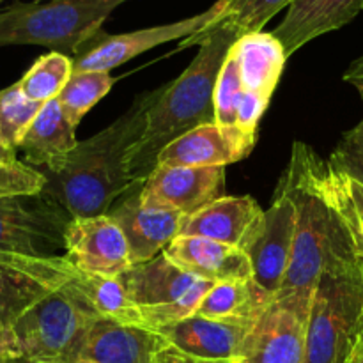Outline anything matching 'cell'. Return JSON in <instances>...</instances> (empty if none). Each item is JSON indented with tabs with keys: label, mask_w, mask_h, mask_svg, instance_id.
Returning a JSON list of instances; mask_svg holds the SVG:
<instances>
[{
	"label": "cell",
	"mask_w": 363,
	"mask_h": 363,
	"mask_svg": "<svg viewBox=\"0 0 363 363\" xmlns=\"http://www.w3.org/2000/svg\"><path fill=\"white\" fill-rule=\"evenodd\" d=\"M279 188L293 199L298 225L289 269L275 296L312 311L319 277L360 264L363 259L332 197L326 162L311 145L294 142Z\"/></svg>",
	"instance_id": "obj_1"
},
{
	"label": "cell",
	"mask_w": 363,
	"mask_h": 363,
	"mask_svg": "<svg viewBox=\"0 0 363 363\" xmlns=\"http://www.w3.org/2000/svg\"><path fill=\"white\" fill-rule=\"evenodd\" d=\"M165 87L138 94L130 108L98 135L78 142L67 155L34 167L45 177L41 194L73 218L108 215L113 202L137 184L130 179L126 158L144 135L149 110Z\"/></svg>",
	"instance_id": "obj_2"
},
{
	"label": "cell",
	"mask_w": 363,
	"mask_h": 363,
	"mask_svg": "<svg viewBox=\"0 0 363 363\" xmlns=\"http://www.w3.org/2000/svg\"><path fill=\"white\" fill-rule=\"evenodd\" d=\"M238 41L223 27L199 32L179 43V48L199 45V53L177 80L165 91L147 113L144 135L126 158L133 183H144L156 169L158 156L176 138L204 124L215 123V87L223 62Z\"/></svg>",
	"instance_id": "obj_3"
},
{
	"label": "cell",
	"mask_w": 363,
	"mask_h": 363,
	"mask_svg": "<svg viewBox=\"0 0 363 363\" xmlns=\"http://www.w3.org/2000/svg\"><path fill=\"white\" fill-rule=\"evenodd\" d=\"M126 0H32L0 13V46L38 45L80 55Z\"/></svg>",
	"instance_id": "obj_4"
},
{
	"label": "cell",
	"mask_w": 363,
	"mask_h": 363,
	"mask_svg": "<svg viewBox=\"0 0 363 363\" xmlns=\"http://www.w3.org/2000/svg\"><path fill=\"white\" fill-rule=\"evenodd\" d=\"M363 340V262L319 277L307 328L305 363H350Z\"/></svg>",
	"instance_id": "obj_5"
},
{
	"label": "cell",
	"mask_w": 363,
	"mask_h": 363,
	"mask_svg": "<svg viewBox=\"0 0 363 363\" xmlns=\"http://www.w3.org/2000/svg\"><path fill=\"white\" fill-rule=\"evenodd\" d=\"M98 318L64 286L25 311L13 330L21 357L39 363H78L85 335Z\"/></svg>",
	"instance_id": "obj_6"
},
{
	"label": "cell",
	"mask_w": 363,
	"mask_h": 363,
	"mask_svg": "<svg viewBox=\"0 0 363 363\" xmlns=\"http://www.w3.org/2000/svg\"><path fill=\"white\" fill-rule=\"evenodd\" d=\"M119 279L135 305L133 325L155 332L194 315L213 286L183 272L163 252L151 261L133 264Z\"/></svg>",
	"instance_id": "obj_7"
},
{
	"label": "cell",
	"mask_w": 363,
	"mask_h": 363,
	"mask_svg": "<svg viewBox=\"0 0 363 363\" xmlns=\"http://www.w3.org/2000/svg\"><path fill=\"white\" fill-rule=\"evenodd\" d=\"M73 216L45 194L0 199V252L60 257L66 252V230Z\"/></svg>",
	"instance_id": "obj_8"
},
{
	"label": "cell",
	"mask_w": 363,
	"mask_h": 363,
	"mask_svg": "<svg viewBox=\"0 0 363 363\" xmlns=\"http://www.w3.org/2000/svg\"><path fill=\"white\" fill-rule=\"evenodd\" d=\"M78 269L60 257L0 252V319L13 326L25 311L73 280Z\"/></svg>",
	"instance_id": "obj_9"
},
{
	"label": "cell",
	"mask_w": 363,
	"mask_h": 363,
	"mask_svg": "<svg viewBox=\"0 0 363 363\" xmlns=\"http://www.w3.org/2000/svg\"><path fill=\"white\" fill-rule=\"evenodd\" d=\"M225 9V0H218L211 9L186 18V20L174 21V23L158 25V27L142 28L128 34L105 35L99 32L98 38L73 60V71H105L128 62L133 57L163 45V43L176 41V39L190 38L206 30L209 25L215 23Z\"/></svg>",
	"instance_id": "obj_10"
},
{
	"label": "cell",
	"mask_w": 363,
	"mask_h": 363,
	"mask_svg": "<svg viewBox=\"0 0 363 363\" xmlns=\"http://www.w3.org/2000/svg\"><path fill=\"white\" fill-rule=\"evenodd\" d=\"M311 311L273 298L254 319L236 363H305Z\"/></svg>",
	"instance_id": "obj_11"
},
{
	"label": "cell",
	"mask_w": 363,
	"mask_h": 363,
	"mask_svg": "<svg viewBox=\"0 0 363 363\" xmlns=\"http://www.w3.org/2000/svg\"><path fill=\"white\" fill-rule=\"evenodd\" d=\"M225 167H156L142 183L145 208L172 209L191 216L223 197Z\"/></svg>",
	"instance_id": "obj_12"
},
{
	"label": "cell",
	"mask_w": 363,
	"mask_h": 363,
	"mask_svg": "<svg viewBox=\"0 0 363 363\" xmlns=\"http://www.w3.org/2000/svg\"><path fill=\"white\" fill-rule=\"evenodd\" d=\"M64 259L80 272L103 277H121L133 266L126 238L108 215L71 220Z\"/></svg>",
	"instance_id": "obj_13"
},
{
	"label": "cell",
	"mask_w": 363,
	"mask_h": 363,
	"mask_svg": "<svg viewBox=\"0 0 363 363\" xmlns=\"http://www.w3.org/2000/svg\"><path fill=\"white\" fill-rule=\"evenodd\" d=\"M298 211L293 199L277 188L275 199L264 211L261 236L248 252L254 279L268 293L277 294L289 269L296 240Z\"/></svg>",
	"instance_id": "obj_14"
},
{
	"label": "cell",
	"mask_w": 363,
	"mask_h": 363,
	"mask_svg": "<svg viewBox=\"0 0 363 363\" xmlns=\"http://www.w3.org/2000/svg\"><path fill=\"white\" fill-rule=\"evenodd\" d=\"M264 225V211L248 195L220 197L191 216H184L179 236L204 238L250 252Z\"/></svg>",
	"instance_id": "obj_15"
},
{
	"label": "cell",
	"mask_w": 363,
	"mask_h": 363,
	"mask_svg": "<svg viewBox=\"0 0 363 363\" xmlns=\"http://www.w3.org/2000/svg\"><path fill=\"white\" fill-rule=\"evenodd\" d=\"M142 183H137L108 216L121 227L130 247L131 262L151 261L162 254L181 233L184 216L172 209L145 208L140 199Z\"/></svg>",
	"instance_id": "obj_16"
},
{
	"label": "cell",
	"mask_w": 363,
	"mask_h": 363,
	"mask_svg": "<svg viewBox=\"0 0 363 363\" xmlns=\"http://www.w3.org/2000/svg\"><path fill=\"white\" fill-rule=\"evenodd\" d=\"M254 319L204 318L194 314L156 332L165 337L170 346L191 357L236 362L245 337L254 325Z\"/></svg>",
	"instance_id": "obj_17"
},
{
	"label": "cell",
	"mask_w": 363,
	"mask_h": 363,
	"mask_svg": "<svg viewBox=\"0 0 363 363\" xmlns=\"http://www.w3.org/2000/svg\"><path fill=\"white\" fill-rule=\"evenodd\" d=\"M169 346L167 339L151 328L98 318L85 335L82 360L94 363H155L156 354Z\"/></svg>",
	"instance_id": "obj_18"
},
{
	"label": "cell",
	"mask_w": 363,
	"mask_h": 363,
	"mask_svg": "<svg viewBox=\"0 0 363 363\" xmlns=\"http://www.w3.org/2000/svg\"><path fill=\"white\" fill-rule=\"evenodd\" d=\"M163 254L183 272L213 284L254 279V269L247 252L218 241L177 236Z\"/></svg>",
	"instance_id": "obj_19"
},
{
	"label": "cell",
	"mask_w": 363,
	"mask_h": 363,
	"mask_svg": "<svg viewBox=\"0 0 363 363\" xmlns=\"http://www.w3.org/2000/svg\"><path fill=\"white\" fill-rule=\"evenodd\" d=\"M363 9V0H291L282 23L273 30L287 57L312 39L339 30Z\"/></svg>",
	"instance_id": "obj_20"
},
{
	"label": "cell",
	"mask_w": 363,
	"mask_h": 363,
	"mask_svg": "<svg viewBox=\"0 0 363 363\" xmlns=\"http://www.w3.org/2000/svg\"><path fill=\"white\" fill-rule=\"evenodd\" d=\"M245 156L248 155L236 138L213 123L195 128L167 145L156 167H227Z\"/></svg>",
	"instance_id": "obj_21"
},
{
	"label": "cell",
	"mask_w": 363,
	"mask_h": 363,
	"mask_svg": "<svg viewBox=\"0 0 363 363\" xmlns=\"http://www.w3.org/2000/svg\"><path fill=\"white\" fill-rule=\"evenodd\" d=\"M230 52L240 66L243 87L272 99L287 60L286 48L275 34L262 30L245 34L238 38Z\"/></svg>",
	"instance_id": "obj_22"
},
{
	"label": "cell",
	"mask_w": 363,
	"mask_h": 363,
	"mask_svg": "<svg viewBox=\"0 0 363 363\" xmlns=\"http://www.w3.org/2000/svg\"><path fill=\"white\" fill-rule=\"evenodd\" d=\"M74 130L77 128L67 121L60 101L55 98L43 105L18 149L25 155L27 165H46L77 147L78 140L74 137Z\"/></svg>",
	"instance_id": "obj_23"
},
{
	"label": "cell",
	"mask_w": 363,
	"mask_h": 363,
	"mask_svg": "<svg viewBox=\"0 0 363 363\" xmlns=\"http://www.w3.org/2000/svg\"><path fill=\"white\" fill-rule=\"evenodd\" d=\"M275 294L268 293L255 279L227 280L213 284L202 298L195 314L204 318H257L273 301Z\"/></svg>",
	"instance_id": "obj_24"
},
{
	"label": "cell",
	"mask_w": 363,
	"mask_h": 363,
	"mask_svg": "<svg viewBox=\"0 0 363 363\" xmlns=\"http://www.w3.org/2000/svg\"><path fill=\"white\" fill-rule=\"evenodd\" d=\"M66 287L101 318H113L133 325L135 305L128 300L119 277L92 275L78 269Z\"/></svg>",
	"instance_id": "obj_25"
},
{
	"label": "cell",
	"mask_w": 363,
	"mask_h": 363,
	"mask_svg": "<svg viewBox=\"0 0 363 363\" xmlns=\"http://www.w3.org/2000/svg\"><path fill=\"white\" fill-rule=\"evenodd\" d=\"M71 74H73V59L64 53L50 52L39 57L18 84L28 99L46 103L59 98Z\"/></svg>",
	"instance_id": "obj_26"
},
{
	"label": "cell",
	"mask_w": 363,
	"mask_h": 363,
	"mask_svg": "<svg viewBox=\"0 0 363 363\" xmlns=\"http://www.w3.org/2000/svg\"><path fill=\"white\" fill-rule=\"evenodd\" d=\"M243 91L245 87L241 84L240 66H238V60L234 57V53L229 52V55H227L225 62L222 66V71L218 74V80H216L215 96H213V99H215V123L222 130H225L227 133L233 135L238 144L241 145V149L248 155L254 149L255 142L243 137L236 128L238 105H240Z\"/></svg>",
	"instance_id": "obj_27"
},
{
	"label": "cell",
	"mask_w": 363,
	"mask_h": 363,
	"mask_svg": "<svg viewBox=\"0 0 363 363\" xmlns=\"http://www.w3.org/2000/svg\"><path fill=\"white\" fill-rule=\"evenodd\" d=\"M116 78L105 71H73L67 84L59 94L60 106L66 113L67 121L74 128L80 124L85 113L101 98L108 94Z\"/></svg>",
	"instance_id": "obj_28"
},
{
	"label": "cell",
	"mask_w": 363,
	"mask_h": 363,
	"mask_svg": "<svg viewBox=\"0 0 363 363\" xmlns=\"http://www.w3.org/2000/svg\"><path fill=\"white\" fill-rule=\"evenodd\" d=\"M289 4L291 0H225L222 16L206 30L223 27L234 32L238 38L250 32H259L277 13H280L284 7H289Z\"/></svg>",
	"instance_id": "obj_29"
},
{
	"label": "cell",
	"mask_w": 363,
	"mask_h": 363,
	"mask_svg": "<svg viewBox=\"0 0 363 363\" xmlns=\"http://www.w3.org/2000/svg\"><path fill=\"white\" fill-rule=\"evenodd\" d=\"M45 103L28 99L21 92L20 84L0 91V137L9 147L18 151L23 135Z\"/></svg>",
	"instance_id": "obj_30"
},
{
	"label": "cell",
	"mask_w": 363,
	"mask_h": 363,
	"mask_svg": "<svg viewBox=\"0 0 363 363\" xmlns=\"http://www.w3.org/2000/svg\"><path fill=\"white\" fill-rule=\"evenodd\" d=\"M326 176H328V186L333 201L342 218L346 220L347 229L353 234V240L363 259V184L340 172L328 162H326Z\"/></svg>",
	"instance_id": "obj_31"
},
{
	"label": "cell",
	"mask_w": 363,
	"mask_h": 363,
	"mask_svg": "<svg viewBox=\"0 0 363 363\" xmlns=\"http://www.w3.org/2000/svg\"><path fill=\"white\" fill-rule=\"evenodd\" d=\"M45 186V177L34 167L21 163L0 162V199L11 195L41 194Z\"/></svg>",
	"instance_id": "obj_32"
},
{
	"label": "cell",
	"mask_w": 363,
	"mask_h": 363,
	"mask_svg": "<svg viewBox=\"0 0 363 363\" xmlns=\"http://www.w3.org/2000/svg\"><path fill=\"white\" fill-rule=\"evenodd\" d=\"M328 163L363 184V119L344 135Z\"/></svg>",
	"instance_id": "obj_33"
},
{
	"label": "cell",
	"mask_w": 363,
	"mask_h": 363,
	"mask_svg": "<svg viewBox=\"0 0 363 363\" xmlns=\"http://www.w3.org/2000/svg\"><path fill=\"white\" fill-rule=\"evenodd\" d=\"M268 105L269 99L257 94V92H252L245 89L243 94H241L240 105H238L236 128L243 137L248 138V140H257L259 119L262 117V113H264L266 106Z\"/></svg>",
	"instance_id": "obj_34"
},
{
	"label": "cell",
	"mask_w": 363,
	"mask_h": 363,
	"mask_svg": "<svg viewBox=\"0 0 363 363\" xmlns=\"http://www.w3.org/2000/svg\"><path fill=\"white\" fill-rule=\"evenodd\" d=\"M20 344H18L16 333H14L13 326L4 323L0 319V363H6L13 358H20Z\"/></svg>",
	"instance_id": "obj_35"
},
{
	"label": "cell",
	"mask_w": 363,
	"mask_h": 363,
	"mask_svg": "<svg viewBox=\"0 0 363 363\" xmlns=\"http://www.w3.org/2000/svg\"><path fill=\"white\" fill-rule=\"evenodd\" d=\"M155 363H236L233 360H206V358H197L191 357V354L183 353L177 347L174 346H167L156 354Z\"/></svg>",
	"instance_id": "obj_36"
},
{
	"label": "cell",
	"mask_w": 363,
	"mask_h": 363,
	"mask_svg": "<svg viewBox=\"0 0 363 363\" xmlns=\"http://www.w3.org/2000/svg\"><path fill=\"white\" fill-rule=\"evenodd\" d=\"M344 80L350 82L358 92H360L362 99H363V57H360L358 60H354L351 64V67L347 69V73L344 74Z\"/></svg>",
	"instance_id": "obj_37"
},
{
	"label": "cell",
	"mask_w": 363,
	"mask_h": 363,
	"mask_svg": "<svg viewBox=\"0 0 363 363\" xmlns=\"http://www.w3.org/2000/svg\"><path fill=\"white\" fill-rule=\"evenodd\" d=\"M0 162H4V163L18 162L16 151H14L13 147H9V145L2 140V137H0Z\"/></svg>",
	"instance_id": "obj_38"
},
{
	"label": "cell",
	"mask_w": 363,
	"mask_h": 363,
	"mask_svg": "<svg viewBox=\"0 0 363 363\" xmlns=\"http://www.w3.org/2000/svg\"><path fill=\"white\" fill-rule=\"evenodd\" d=\"M350 363H363V340L354 347L353 354H351Z\"/></svg>",
	"instance_id": "obj_39"
},
{
	"label": "cell",
	"mask_w": 363,
	"mask_h": 363,
	"mask_svg": "<svg viewBox=\"0 0 363 363\" xmlns=\"http://www.w3.org/2000/svg\"><path fill=\"white\" fill-rule=\"evenodd\" d=\"M6 363H39V362L28 360V358H25V357H20V358H13V360H9V362H6Z\"/></svg>",
	"instance_id": "obj_40"
},
{
	"label": "cell",
	"mask_w": 363,
	"mask_h": 363,
	"mask_svg": "<svg viewBox=\"0 0 363 363\" xmlns=\"http://www.w3.org/2000/svg\"><path fill=\"white\" fill-rule=\"evenodd\" d=\"M78 363H94V362H89V360H80Z\"/></svg>",
	"instance_id": "obj_41"
}]
</instances>
